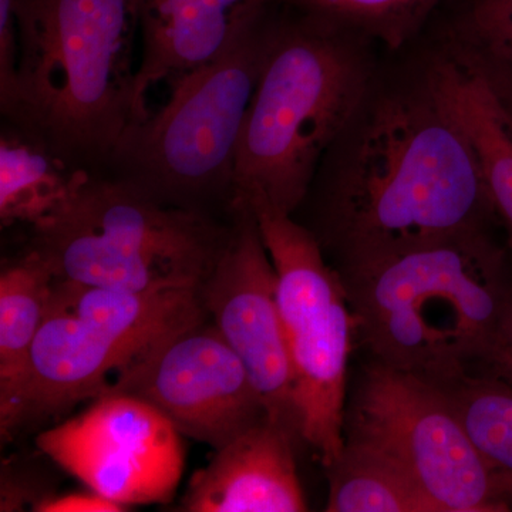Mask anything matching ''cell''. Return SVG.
I'll use <instances>...</instances> for the list:
<instances>
[{"label":"cell","instance_id":"obj_1","mask_svg":"<svg viewBox=\"0 0 512 512\" xmlns=\"http://www.w3.org/2000/svg\"><path fill=\"white\" fill-rule=\"evenodd\" d=\"M293 217L342 275L498 225L427 50L397 66L379 63Z\"/></svg>","mask_w":512,"mask_h":512},{"label":"cell","instance_id":"obj_2","mask_svg":"<svg viewBox=\"0 0 512 512\" xmlns=\"http://www.w3.org/2000/svg\"><path fill=\"white\" fill-rule=\"evenodd\" d=\"M19 60L5 123L101 173L137 101L138 0H16Z\"/></svg>","mask_w":512,"mask_h":512},{"label":"cell","instance_id":"obj_3","mask_svg":"<svg viewBox=\"0 0 512 512\" xmlns=\"http://www.w3.org/2000/svg\"><path fill=\"white\" fill-rule=\"evenodd\" d=\"M507 245L468 232L342 275L356 336L380 363L436 384L476 376L512 286Z\"/></svg>","mask_w":512,"mask_h":512},{"label":"cell","instance_id":"obj_4","mask_svg":"<svg viewBox=\"0 0 512 512\" xmlns=\"http://www.w3.org/2000/svg\"><path fill=\"white\" fill-rule=\"evenodd\" d=\"M376 43L279 5L237 154L235 202L295 214L375 76Z\"/></svg>","mask_w":512,"mask_h":512},{"label":"cell","instance_id":"obj_5","mask_svg":"<svg viewBox=\"0 0 512 512\" xmlns=\"http://www.w3.org/2000/svg\"><path fill=\"white\" fill-rule=\"evenodd\" d=\"M274 5L217 59L170 84L167 103L124 131L101 173L161 204L231 217L239 140L268 52Z\"/></svg>","mask_w":512,"mask_h":512},{"label":"cell","instance_id":"obj_6","mask_svg":"<svg viewBox=\"0 0 512 512\" xmlns=\"http://www.w3.org/2000/svg\"><path fill=\"white\" fill-rule=\"evenodd\" d=\"M234 212V211H232ZM232 232L228 218L161 204L134 185L90 173L28 248L62 281L121 289H200Z\"/></svg>","mask_w":512,"mask_h":512},{"label":"cell","instance_id":"obj_7","mask_svg":"<svg viewBox=\"0 0 512 512\" xmlns=\"http://www.w3.org/2000/svg\"><path fill=\"white\" fill-rule=\"evenodd\" d=\"M345 439L400 468L434 512L512 511V480L478 450L439 384L373 362Z\"/></svg>","mask_w":512,"mask_h":512},{"label":"cell","instance_id":"obj_8","mask_svg":"<svg viewBox=\"0 0 512 512\" xmlns=\"http://www.w3.org/2000/svg\"><path fill=\"white\" fill-rule=\"evenodd\" d=\"M184 439L151 404L106 394L40 431L36 447L90 490L131 508L173 501L184 474Z\"/></svg>","mask_w":512,"mask_h":512},{"label":"cell","instance_id":"obj_9","mask_svg":"<svg viewBox=\"0 0 512 512\" xmlns=\"http://www.w3.org/2000/svg\"><path fill=\"white\" fill-rule=\"evenodd\" d=\"M106 394L144 400L185 439L212 450L269 417L247 367L208 315L134 359Z\"/></svg>","mask_w":512,"mask_h":512},{"label":"cell","instance_id":"obj_10","mask_svg":"<svg viewBox=\"0 0 512 512\" xmlns=\"http://www.w3.org/2000/svg\"><path fill=\"white\" fill-rule=\"evenodd\" d=\"M292 366L299 439L323 467L345 448L346 382L356 318L342 275L328 261L276 286Z\"/></svg>","mask_w":512,"mask_h":512},{"label":"cell","instance_id":"obj_11","mask_svg":"<svg viewBox=\"0 0 512 512\" xmlns=\"http://www.w3.org/2000/svg\"><path fill=\"white\" fill-rule=\"evenodd\" d=\"M200 298L208 318L247 367L269 419L301 441L276 272L254 212L244 202H235L231 237L202 282Z\"/></svg>","mask_w":512,"mask_h":512},{"label":"cell","instance_id":"obj_12","mask_svg":"<svg viewBox=\"0 0 512 512\" xmlns=\"http://www.w3.org/2000/svg\"><path fill=\"white\" fill-rule=\"evenodd\" d=\"M137 359L109 333L72 313L47 306L28 360L15 382L0 390V431L10 440L94 402Z\"/></svg>","mask_w":512,"mask_h":512},{"label":"cell","instance_id":"obj_13","mask_svg":"<svg viewBox=\"0 0 512 512\" xmlns=\"http://www.w3.org/2000/svg\"><path fill=\"white\" fill-rule=\"evenodd\" d=\"M296 437L266 417L214 450L195 471L178 511H308L296 468Z\"/></svg>","mask_w":512,"mask_h":512},{"label":"cell","instance_id":"obj_14","mask_svg":"<svg viewBox=\"0 0 512 512\" xmlns=\"http://www.w3.org/2000/svg\"><path fill=\"white\" fill-rule=\"evenodd\" d=\"M275 0H138L137 101L144 113L154 86L177 82L228 49Z\"/></svg>","mask_w":512,"mask_h":512},{"label":"cell","instance_id":"obj_15","mask_svg":"<svg viewBox=\"0 0 512 512\" xmlns=\"http://www.w3.org/2000/svg\"><path fill=\"white\" fill-rule=\"evenodd\" d=\"M430 46L427 59L434 86L473 147L495 218L512 252V130L483 76L437 33Z\"/></svg>","mask_w":512,"mask_h":512},{"label":"cell","instance_id":"obj_16","mask_svg":"<svg viewBox=\"0 0 512 512\" xmlns=\"http://www.w3.org/2000/svg\"><path fill=\"white\" fill-rule=\"evenodd\" d=\"M49 306L97 326L137 357L207 316L200 289L121 291L56 278Z\"/></svg>","mask_w":512,"mask_h":512},{"label":"cell","instance_id":"obj_17","mask_svg":"<svg viewBox=\"0 0 512 512\" xmlns=\"http://www.w3.org/2000/svg\"><path fill=\"white\" fill-rule=\"evenodd\" d=\"M90 171L74 167L32 134L3 121L0 131V222L30 229L52 220Z\"/></svg>","mask_w":512,"mask_h":512},{"label":"cell","instance_id":"obj_18","mask_svg":"<svg viewBox=\"0 0 512 512\" xmlns=\"http://www.w3.org/2000/svg\"><path fill=\"white\" fill-rule=\"evenodd\" d=\"M53 276L45 259L26 247L0 274V390L22 372L45 322Z\"/></svg>","mask_w":512,"mask_h":512},{"label":"cell","instance_id":"obj_19","mask_svg":"<svg viewBox=\"0 0 512 512\" xmlns=\"http://www.w3.org/2000/svg\"><path fill=\"white\" fill-rule=\"evenodd\" d=\"M326 473L328 512H434L400 468L362 444L346 441Z\"/></svg>","mask_w":512,"mask_h":512},{"label":"cell","instance_id":"obj_20","mask_svg":"<svg viewBox=\"0 0 512 512\" xmlns=\"http://www.w3.org/2000/svg\"><path fill=\"white\" fill-rule=\"evenodd\" d=\"M322 16L397 53L416 42L448 0H275Z\"/></svg>","mask_w":512,"mask_h":512},{"label":"cell","instance_id":"obj_21","mask_svg":"<svg viewBox=\"0 0 512 512\" xmlns=\"http://www.w3.org/2000/svg\"><path fill=\"white\" fill-rule=\"evenodd\" d=\"M478 450L512 480V384L466 376L439 384Z\"/></svg>","mask_w":512,"mask_h":512},{"label":"cell","instance_id":"obj_22","mask_svg":"<svg viewBox=\"0 0 512 512\" xmlns=\"http://www.w3.org/2000/svg\"><path fill=\"white\" fill-rule=\"evenodd\" d=\"M441 25L512 66V0H458Z\"/></svg>","mask_w":512,"mask_h":512},{"label":"cell","instance_id":"obj_23","mask_svg":"<svg viewBox=\"0 0 512 512\" xmlns=\"http://www.w3.org/2000/svg\"><path fill=\"white\" fill-rule=\"evenodd\" d=\"M28 460L3 461L0 474V511H36L43 501L57 494L42 468Z\"/></svg>","mask_w":512,"mask_h":512},{"label":"cell","instance_id":"obj_24","mask_svg":"<svg viewBox=\"0 0 512 512\" xmlns=\"http://www.w3.org/2000/svg\"><path fill=\"white\" fill-rule=\"evenodd\" d=\"M19 60L16 0H0V107L6 106L15 87Z\"/></svg>","mask_w":512,"mask_h":512},{"label":"cell","instance_id":"obj_25","mask_svg":"<svg viewBox=\"0 0 512 512\" xmlns=\"http://www.w3.org/2000/svg\"><path fill=\"white\" fill-rule=\"evenodd\" d=\"M466 62L470 63L483 76L495 99L503 110L505 120L512 130V66L498 59L491 53L474 46H466L461 52Z\"/></svg>","mask_w":512,"mask_h":512},{"label":"cell","instance_id":"obj_26","mask_svg":"<svg viewBox=\"0 0 512 512\" xmlns=\"http://www.w3.org/2000/svg\"><path fill=\"white\" fill-rule=\"evenodd\" d=\"M476 376L493 377L512 384V286L493 348Z\"/></svg>","mask_w":512,"mask_h":512},{"label":"cell","instance_id":"obj_27","mask_svg":"<svg viewBox=\"0 0 512 512\" xmlns=\"http://www.w3.org/2000/svg\"><path fill=\"white\" fill-rule=\"evenodd\" d=\"M130 508L96 491L55 494L43 501L35 512H124Z\"/></svg>","mask_w":512,"mask_h":512}]
</instances>
